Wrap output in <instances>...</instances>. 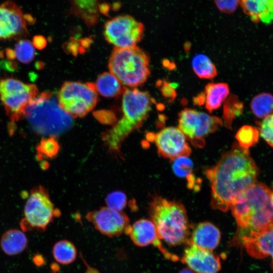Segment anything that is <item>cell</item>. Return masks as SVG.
<instances>
[{
    "label": "cell",
    "mask_w": 273,
    "mask_h": 273,
    "mask_svg": "<svg viewBox=\"0 0 273 273\" xmlns=\"http://www.w3.org/2000/svg\"><path fill=\"white\" fill-rule=\"evenodd\" d=\"M258 172L248 149L234 144L217 164L205 172L211 185L212 208L227 211L240 195L257 182Z\"/></svg>",
    "instance_id": "1"
},
{
    "label": "cell",
    "mask_w": 273,
    "mask_h": 273,
    "mask_svg": "<svg viewBox=\"0 0 273 273\" xmlns=\"http://www.w3.org/2000/svg\"><path fill=\"white\" fill-rule=\"evenodd\" d=\"M270 190L256 182L231 205L239 228L243 231H260L273 224Z\"/></svg>",
    "instance_id": "2"
},
{
    "label": "cell",
    "mask_w": 273,
    "mask_h": 273,
    "mask_svg": "<svg viewBox=\"0 0 273 273\" xmlns=\"http://www.w3.org/2000/svg\"><path fill=\"white\" fill-rule=\"evenodd\" d=\"M123 116L120 120L103 135L111 151H118L128 134L140 127L151 109L153 99L147 92L123 87Z\"/></svg>",
    "instance_id": "3"
},
{
    "label": "cell",
    "mask_w": 273,
    "mask_h": 273,
    "mask_svg": "<svg viewBox=\"0 0 273 273\" xmlns=\"http://www.w3.org/2000/svg\"><path fill=\"white\" fill-rule=\"evenodd\" d=\"M150 214L160 240L170 246L189 244L190 225L181 203L155 196L150 204Z\"/></svg>",
    "instance_id": "4"
},
{
    "label": "cell",
    "mask_w": 273,
    "mask_h": 273,
    "mask_svg": "<svg viewBox=\"0 0 273 273\" xmlns=\"http://www.w3.org/2000/svg\"><path fill=\"white\" fill-rule=\"evenodd\" d=\"M25 117L37 133L54 136L68 129L72 117L60 106L53 93L44 92L37 95L28 105Z\"/></svg>",
    "instance_id": "5"
},
{
    "label": "cell",
    "mask_w": 273,
    "mask_h": 273,
    "mask_svg": "<svg viewBox=\"0 0 273 273\" xmlns=\"http://www.w3.org/2000/svg\"><path fill=\"white\" fill-rule=\"evenodd\" d=\"M110 72L131 88L143 84L150 75L149 57L137 46L114 48L109 61Z\"/></svg>",
    "instance_id": "6"
},
{
    "label": "cell",
    "mask_w": 273,
    "mask_h": 273,
    "mask_svg": "<svg viewBox=\"0 0 273 273\" xmlns=\"http://www.w3.org/2000/svg\"><path fill=\"white\" fill-rule=\"evenodd\" d=\"M57 97L61 107L72 118L86 115L98 100L95 85L90 82H65Z\"/></svg>",
    "instance_id": "7"
},
{
    "label": "cell",
    "mask_w": 273,
    "mask_h": 273,
    "mask_svg": "<svg viewBox=\"0 0 273 273\" xmlns=\"http://www.w3.org/2000/svg\"><path fill=\"white\" fill-rule=\"evenodd\" d=\"M59 215L60 212L54 208L47 190L39 186L30 191L20 225L24 232L44 231L54 217Z\"/></svg>",
    "instance_id": "8"
},
{
    "label": "cell",
    "mask_w": 273,
    "mask_h": 273,
    "mask_svg": "<svg viewBox=\"0 0 273 273\" xmlns=\"http://www.w3.org/2000/svg\"><path fill=\"white\" fill-rule=\"evenodd\" d=\"M38 93L37 86L33 84L25 83L13 78L0 80V99L12 121L25 117L27 107L36 98Z\"/></svg>",
    "instance_id": "9"
},
{
    "label": "cell",
    "mask_w": 273,
    "mask_h": 273,
    "mask_svg": "<svg viewBox=\"0 0 273 273\" xmlns=\"http://www.w3.org/2000/svg\"><path fill=\"white\" fill-rule=\"evenodd\" d=\"M178 122V128L193 146L198 148L205 145V136L222 125V121L218 117L189 108L179 113Z\"/></svg>",
    "instance_id": "10"
},
{
    "label": "cell",
    "mask_w": 273,
    "mask_h": 273,
    "mask_svg": "<svg viewBox=\"0 0 273 273\" xmlns=\"http://www.w3.org/2000/svg\"><path fill=\"white\" fill-rule=\"evenodd\" d=\"M144 29L143 23L131 16L119 15L105 23L104 35L114 48H128L136 46L143 37Z\"/></svg>",
    "instance_id": "11"
},
{
    "label": "cell",
    "mask_w": 273,
    "mask_h": 273,
    "mask_svg": "<svg viewBox=\"0 0 273 273\" xmlns=\"http://www.w3.org/2000/svg\"><path fill=\"white\" fill-rule=\"evenodd\" d=\"M159 154L173 160L181 156H189L191 149L183 132L177 127H167L154 136Z\"/></svg>",
    "instance_id": "12"
},
{
    "label": "cell",
    "mask_w": 273,
    "mask_h": 273,
    "mask_svg": "<svg viewBox=\"0 0 273 273\" xmlns=\"http://www.w3.org/2000/svg\"><path fill=\"white\" fill-rule=\"evenodd\" d=\"M27 22L21 9L14 2L8 1L0 5V40L26 36Z\"/></svg>",
    "instance_id": "13"
},
{
    "label": "cell",
    "mask_w": 273,
    "mask_h": 273,
    "mask_svg": "<svg viewBox=\"0 0 273 273\" xmlns=\"http://www.w3.org/2000/svg\"><path fill=\"white\" fill-rule=\"evenodd\" d=\"M86 217L100 233L110 237L121 234L129 225V221L125 213L108 207L89 212Z\"/></svg>",
    "instance_id": "14"
},
{
    "label": "cell",
    "mask_w": 273,
    "mask_h": 273,
    "mask_svg": "<svg viewBox=\"0 0 273 273\" xmlns=\"http://www.w3.org/2000/svg\"><path fill=\"white\" fill-rule=\"evenodd\" d=\"M181 261L197 273H217L221 268L217 255L193 244H188L185 249Z\"/></svg>",
    "instance_id": "15"
},
{
    "label": "cell",
    "mask_w": 273,
    "mask_h": 273,
    "mask_svg": "<svg viewBox=\"0 0 273 273\" xmlns=\"http://www.w3.org/2000/svg\"><path fill=\"white\" fill-rule=\"evenodd\" d=\"M124 232L135 245L145 247L152 244L158 247L167 258L174 260L176 259V257L170 254L162 246L156 226L152 221L141 219L132 225H128Z\"/></svg>",
    "instance_id": "16"
},
{
    "label": "cell",
    "mask_w": 273,
    "mask_h": 273,
    "mask_svg": "<svg viewBox=\"0 0 273 273\" xmlns=\"http://www.w3.org/2000/svg\"><path fill=\"white\" fill-rule=\"evenodd\" d=\"M247 252L256 258H272L273 268V224L260 231H251L243 238Z\"/></svg>",
    "instance_id": "17"
},
{
    "label": "cell",
    "mask_w": 273,
    "mask_h": 273,
    "mask_svg": "<svg viewBox=\"0 0 273 273\" xmlns=\"http://www.w3.org/2000/svg\"><path fill=\"white\" fill-rule=\"evenodd\" d=\"M220 238V232L216 226L209 222H203L199 223L194 229L189 244L212 251L219 245Z\"/></svg>",
    "instance_id": "18"
},
{
    "label": "cell",
    "mask_w": 273,
    "mask_h": 273,
    "mask_svg": "<svg viewBox=\"0 0 273 273\" xmlns=\"http://www.w3.org/2000/svg\"><path fill=\"white\" fill-rule=\"evenodd\" d=\"M240 5L253 22H273V0H240Z\"/></svg>",
    "instance_id": "19"
},
{
    "label": "cell",
    "mask_w": 273,
    "mask_h": 273,
    "mask_svg": "<svg viewBox=\"0 0 273 273\" xmlns=\"http://www.w3.org/2000/svg\"><path fill=\"white\" fill-rule=\"evenodd\" d=\"M27 238L25 234L16 229H11L3 234L0 245L7 255L13 256L22 253L26 248Z\"/></svg>",
    "instance_id": "20"
},
{
    "label": "cell",
    "mask_w": 273,
    "mask_h": 273,
    "mask_svg": "<svg viewBox=\"0 0 273 273\" xmlns=\"http://www.w3.org/2000/svg\"><path fill=\"white\" fill-rule=\"evenodd\" d=\"M229 93V87L227 83H208L204 93L206 108L210 112L219 108L228 97Z\"/></svg>",
    "instance_id": "21"
},
{
    "label": "cell",
    "mask_w": 273,
    "mask_h": 273,
    "mask_svg": "<svg viewBox=\"0 0 273 273\" xmlns=\"http://www.w3.org/2000/svg\"><path fill=\"white\" fill-rule=\"evenodd\" d=\"M72 11L88 26L95 25L99 18V0H71Z\"/></svg>",
    "instance_id": "22"
},
{
    "label": "cell",
    "mask_w": 273,
    "mask_h": 273,
    "mask_svg": "<svg viewBox=\"0 0 273 273\" xmlns=\"http://www.w3.org/2000/svg\"><path fill=\"white\" fill-rule=\"evenodd\" d=\"M95 87L97 92L106 97H114L123 92L119 80L111 72H104L97 78Z\"/></svg>",
    "instance_id": "23"
},
{
    "label": "cell",
    "mask_w": 273,
    "mask_h": 273,
    "mask_svg": "<svg viewBox=\"0 0 273 273\" xmlns=\"http://www.w3.org/2000/svg\"><path fill=\"white\" fill-rule=\"evenodd\" d=\"M172 169L177 176L187 179L189 188H199L200 184L193 174V163L188 156H181L173 160Z\"/></svg>",
    "instance_id": "24"
},
{
    "label": "cell",
    "mask_w": 273,
    "mask_h": 273,
    "mask_svg": "<svg viewBox=\"0 0 273 273\" xmlns=\"http://www.w3.org/2000/svg\"><path fill=\"white\" fill-rule=\"evenodd\" d=\"M53 255L58 263L63 265L69 264L76 259L77 250L75 246L70 241L61 240L54 245Z\"/></svg>",
    "instance_id": "25"
},
{
    "label": "cell",
    "mask_w": 273,
    "mask_h": 273,
    "mask_svg": "<svg viewBox=\"0 0 273 273\" xmlns=\"http://www.w3.org/2000/svg\"><path fill=\"white\" fill-rule=\"evenodd\" d=\"M192 68L195 73L201 79H211L217 75L215 65L203 54L195 56L192 60Z\"/></svg>",
    "instance_id": "26"
},
{
    "label": "cell",
    "mask_w": 273,
    "mask_h": 273,
    "mask_svg": "<svg viewBox=\"0 0 273 273\" xmlns=\"http://www.w3.org/2000/svg\"><path fill=\"white\" fill-rule=\"evenodd\" d=\"M251 109L259 118H264L273 113V96L266 93L254 97L251 102Z\"/></svg>",
    "instance_id": "27"
},
{
    "label": "cell",
    "mask_w": 273,
    "mask_h": 273,
    "mask_svg": "<svg viewBox=\"0 0 273 273\" xmlns=\"http://www.w3.org/2000/svg\"><path fill=\"white\" fill-rule=\"evenodd\" d=\"M259 133L256 128L250 125H244L238 130L236 138L238 144L241 147L248 149L258 142Z\"/></svg>",
    "instance_id": "28"
},
{
    "label": "cell",
    "mask_w": 273,
    "mask_h": 273,
    "mask_svg": "<svg viewBox=\"0 0 273 273\" xmlns=\"http://www.w3.org/2000/svg\"><path fill=\"white\" fill-rule=\"evenodd\" d=\"M15 57L21 63L28 64L34 59L35 50L33 43L27 39H20L16 44Z\"/></svg>",
    "instance_id": "29"
},
{
    "label": "cell",
    "mask_w": 273,
    "mask_h": 273,
    "mask_svg": "<svg viewBox=\"0 0 273 273\" xmlns=\"http://www.w3.org/2000/svg\"><path fill=\"white\" fill-rule=\"evenodd\" d=\"M235 97L234 96L230 97L224 106V123L225 126L229 128H231L233 119L242 112L243 104Z\"/></svg>",
    "instance_id": "30"
},
{
    "label": "cell",
    "mask_w": 273,
    "mask_h": 273,
    "mask_svg": "<svg viewBox=\"0 0 273 273\" xmlns=\"http://www.w3.org/2000/svg\"><path fill=\"white\" fill-rule=\"evenodd\" d=\"M59 149V144L54 136L42 139L36 147L37 151L40 156L49 158L56 156Z\"/></svg>",
    "instance_id": "31"
},
{
    "label": "cell",
    "mask_w": 273,
    "mask_h": 273,
    "mask_svg": "<svg viewBox=\"0 0 273 273\" xmlns=\"http://www.w3.org/2000/svg\"><path fill=\"white\" fill-rule=\"evenodd\" d=\"M126 202L125 194L120 191L112 192L106 198L107 207L117 211H121L124 208Z\"/></svg>",
    "instance_id": "32"
},
{
    "label": "cell",
    "mask_w": 273,
    "mask_h": 273,
    "mask_svg": "<svg viewBox=\"0 0 273 273\" xmlns=\"http://www.w3.org/2000/svg\"><path fill=\"white\" fill-rule=\"evenodd\" d=\"M258 131L261 136L273 148V113L260 122Z\"/></svg>",
    "instance_id": "33"
},
{
    "label": "cell",
    "mask_w": 273,
    "mask_h": 273,
    "mask_svg": "<svg viewBox=\"0 0 273 273\" xmlns=\"http://www.w3.org/2000/svg\"><path fill=\"white\" fill-rule=\"evenodd\" d=\"M219 11L230 14L235 12L240 3V0H213Z\"/></svg>",
    "instance_id": "34"
},
{
    "label": "cell",
    "mask_w": 273,
    "mask_h": 273,
    "mask_svg": "<svg viewBox=\"0 0 273 273\" xmlns=\"http://www.w3.org/2000/svg\"><path fill=\"white\" fill-rule=\"evenodd\" d=\"M161 87L162 94L165 98H168L172 99L174 98L176 96V93L174 88L170 86L168 82L164 81Z\"/></svg>",
    "instance_id": "35"
},
{
    "label": "cell",
    "mask_w": 273,
    "mask_h": 273,
    "mask_svg": "<svg viewBox=\"0 0 273 273\" xmlns=\"http://www.w3.org/2000/svg\"><path fill=\"white\" fill-rule=\"evenodd\" d=\"M33 46L39 49H42L46 46V41L41 36H36L33 39Z\"/></svg>",
    "instance_id": "36"
},
{
    "label": "cell",
    "mask_w": 273,
    "mask_h": 273,
    "mask_svg": "<svg viewBox=\"0 0 273 273\" xmlns=\"http://www.w3.org/2000/svg\"><path fill=\"white\" fill-rule=\"evenodd\" d=\"M33 261L37 266H41L44 263L43 257L39 254H36L33 258Z\"/></svg>",
    "instance_id": "37"
},
{
    "label": "cell",
    "mask_w": 273,
    "mask_h": 273,
    "mask_svg": "<svg viewBox=\"0 0 273 273\" xmlns=\"http://www.w3.org/2000/svg\"><path fill=\"white\" fill-rule=\"evenodd\" d=\"M179 273H197L189 268H185L182 269Z\"/></svg>",
    "instance_id": "38"
},
{
    "label": "cell",
    "mask_w": 273,
    "mask_h": 273,
    "mask_svg": "<svg viewBox=\"0 0 273 273\" xmlns=\"http://www.w3.org/2000/svg\"><path fill=\"white\" fill-rule=\"evenodd\" d=\"M271 203L273 207V191L271 193Z\"/></svg>",
    "instance_id": "39"
}]
</instances>
